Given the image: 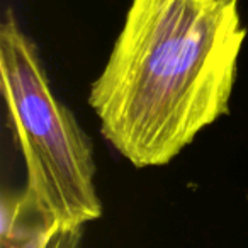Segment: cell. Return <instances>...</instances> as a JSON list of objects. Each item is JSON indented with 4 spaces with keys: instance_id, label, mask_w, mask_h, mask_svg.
Instances as JSON below:
<instances>
[{
    "instance_id": "6da1fadb",
    "label": "cell",
    "mask_w": 248,
    "mask_h": 248,
    "mask_svg": "<svg viewBox=\"0 0 248 248\" xmlns=\"http://www.w3.org/2000/svg\"><path fill=\"white\" fill-rule=\"evenodd\" d=\"M247 29L238 0H133L89 104L136 169L170 163L230 112Z\"/></svg>"
},
{
    "instance_id": "7a4b0ae2",
    "label": "cell",
    "mask_w": 248,
    "mask_h": 248,
    "mask_svg": "<svg viewBox=\"0 0 248 248\" xmlns=\"http://www.w3.org/2000/svg\"><path fill=\"white\" fill-rule=\"evenodd\" d=\"M0 80L9 126L28 170L26 194L41 217L63 230L99 219L92 145L53 93L41 56L12 11L0 24Z\"/></svg>"
},
{
    "instance_id": "3957f363",
    "label": "cell",
    "mask_w": 248,
    "mask_h": 248,
    "mask_svg": "<svg viewBox=\"0 0 248 248\" xmlns=\"http://www.w3.org/2000/svg\"><path fill=\"white\" fill-rule=\"evenodd\" d=\"M0 211V248H82L83 228L46 224L26 190H4Z\"/></svg>"
}]
</instances>
